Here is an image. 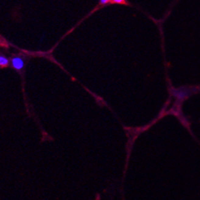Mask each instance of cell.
Listing matches in <instances>:
<instances>
[{
    "label": "cell",
    "instance_id": "1",
    "mask_svg": "<svg viewBox=\"0 0 200 200\" xmlns=\"http://www.w3.org/2000/svg\"><path fill=\"white\" fill-rule=\"evenodd\" d=\"M11 65L16 70H21L25 66V61L20 56H14L11 60Z\"/></svg>",
    "mask_w": 200,
    "mask_h": 200
},
{
    "label": "cell",
    "instance_id": "2",
    "mask_svg": "<svg viewBox=\"0 0 200 200\" xmlns=\"http://www.w3.org/2000/svg\"><path fill=\"white\" fill-rule=\"evenodd\" d=\"M9 59H8V57L3 55V54H1V56H0V67L3 69V68H6V67H8L9 65Z\"/></svg>",
    "mask_w": 200,
    "mask_h": 200
}]
</instances>
